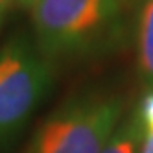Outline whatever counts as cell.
<instances>
[{"label": "cell", "mask_w": 153, "mask_h": 153, "mask_svg": "<svg viewBox=\"0 0 153 153\" xmlns=\"http://www.w3.org/2000/svg\"><path fill=\"white\" fill-rule=\"evenodd\" d=\"M120 114L122 103L116 98H74L41 124L28 153H102Z\"/></svg>", "instance_id": "obj_3"}, {"label": "cell", "mask_w": 153, "mask_h": 153, "mask_svg": "<svg viewBox=\"0 0 153 153\" xmlns=\"http://www.w3.org/2000/svg\"><path fill=\"white\" fill-rule=\"evenodd\" d=\"M140 153H153V131H146L142 137Z\"/></svg>", "instance_id": "obj_7"}, {"label": "cell", "mask_w": 153, "mask_h": 153, "mask_svg": "<svg viewBox=\"0 0 153 153\" xmlns=\"http://www.w3.org/2000/svg\"><path fill=\"white\" fill-rule=\"evenodd\" d=\"M52 61L26 35L0 48V146L22 133L52 89Z\"/></svg>", "instance_id": "obj_2"}, {"label": "cell", "mask_w": 153, "mask_h": 153, "mask_svg": "<svg viewBox=\"0 0 153 153\" xmlns=\"http://www.w3.org/2000/svg\"><path fill=\"white\" fill-rule=\"evenodd\" d=\"M137 116H138V122H140L144 133L146 131H153V92H149L144 98V102H142Z\"/></svg>", "instance_id": "obj_6"}, {"label": "cell", "mask_w": 153, "mask_h": 153, "mask_svg": "<svg viewBox=\"0 0 153 153\" xmlns=\"http://www.w3.org/2000/svg\"><path fill=\"white\" fill-rule=\"evenodd\" d=\"M13 4H19L22 7H30L31 4H33V0H13Z\"/></svg>", "instance_id": "obj_9"}, {"label": "cell", "mask_w": 153, "mask_h": 153, "mask_svg": "<svg viewBox=\"0 0 153 153\" xmlns=\"http://www.w3.org/2000/svg\"><path fill=\"white\" fill-rule=\"evenodd\" d=\"M138 65L144 79L153 87V0H144L137 28Z\"/></svg>", "instance_id": "obj_4"}, {"label": "cell", "mask_w": 153, "mask_h": 153, "mask_svg": "<svg viewBox=\"0 0 153 153\" xmlns=\"http://www.w3.org/2000/svg\"><path fill=\"white\" fill-rule=\"evenodd\" d=\"M142 137L144 131L138 122V116H131L116 126L102 153H140Z\"/></svg>", "instance_id": "obj_5"}, {"label": "cell", "mask_w": 153, "mask_h": 153, "mask_svg": "<svg viewBox=\"0 0 153 153\" xmlns=\"http://www.w3.org/2000/svg\"><path fill=\"white\" fill-rule=\"evenodd\" d=\"M30 9L35 45L50 61L94 56L122 37L116 0H33Z\"/></svg>", "instance_id": "obj_1"}, {"label": "cell", "mask_w": 153, "mask_h": 153, "mask_svg": "<svg viewBox=\"0 0 153 153\" xmlns=\"http://www.w3.org/2000/svg\"><path fill=\"white\" fill-rule=\"evenodd\" d=\"M116 2H118L120 6H122V7H124V6H127V4H133L135 0H116Z\"/></svg>", "instance_id": "obj_10"}, {"label": "cell", "mask_w": 153, "mask_h": 153, "mask_svg": "<svg viewBox=\"0 0 153 153\" xmlns=\"http://www.w3.org/2000/svg\"><path fill=\"white\" fill-rule=\"evenodd\" d=\"M13 4V0H0V24H2V20L6 17V11H7V7Z\"/></svg>", "instance_id": "obj_8"}]
</instances>
